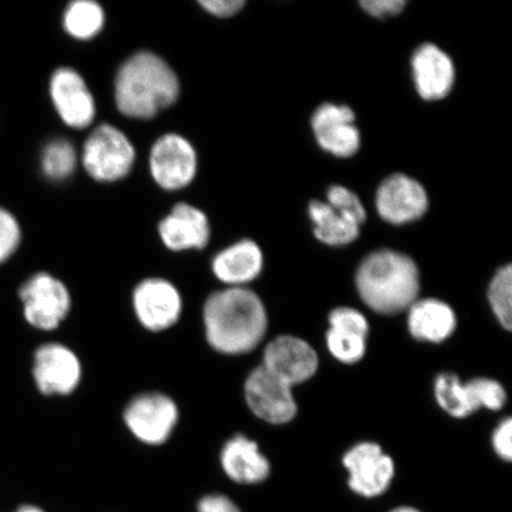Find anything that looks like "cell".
<instances>
[{"label":"cell","instance_id":"obj_13","mask_svg":"<svg viewBox=\"0 0 512 512\" xmlns=\"http://www.w3.org/2000/svg\"><path fill=\"white\" fill-rule=\"evenodd\" d=\"M375 202L377 213L393 224L419 220L428 209L425 188L416 179L403 174L384 179L377 189Z\"/></svg>","mask_w":512,"mask_h":512},{"label":"cell","instance_id":"obj_22","mask_svg":"<svg viewBox=\"0 0 512 512\" xmlns=\"http://www.w3.org/2000/svg\"><path fill=\"white\" fill-rule=\"evenodd\" d=\"M434 394L438 405L452 418L464 419L478 411L472 383H463L457 375L445 373L435 379Z\"/></svg>","mask_w":512,"mask_h":512},{"label":"cell","instance_id":"obj_31","mask_svg":"<svg viewBox=\"0 0 512 512\" xmlns=\"http://www.w3.org/2000/svg\"><path fill=\"white\" fill-rule=\"evenodd\" d=\"M512 421L511 418L499 422L492 434V446L499 458L510 462L512 458Z\"/></svg>","mask_w":512,"mask_h":512},{"label":"cell","instance_id":"obj_2","mask_svg":"<svg viewBox=\"0 0 512 512\" xmlns=\"http://www.w3.org/2000/svg\"><path fill=\"white\" fill-rule=\"evenodd\" d=\"M179 80L162 57L140 51L120 67L115 78L118 110L130 118L151 119L178 99Z\"/></svg>","mask_w":512,"mask_h":512},{"label":"cell","instance_id":"obj_20","mask_svg":"<svg viewBox=\"0 0 512 512\" xmlns=\"http://www.w3.org/2000/svg\"><path fill=\"white\" fill-rule=\"evenodd\" d=\"M407 311L408 329L416 341L445 342L457 329L456 312L443 300L416 299Z\"/></svg>","mask_w":512,"mask_h":512},{"label":"cell","instance_id":"obj_35","mask_svg":"<svg viewBox=\"0 0 512 512\" xmlns=\"http://www.w3.org/2000/svg\"><path fill=\"white\" fill-rule=\"evenodd\" d=\"M17 512H44L40 508L34 507V505H24V507L19 508Z\"/></svg>","mask_w":512,"mask_h":512},{"label":"cell","instance_id":"obj_8","mask_svg":"<svg viewBox=\"0 0 512 512\" xmlns=\"http://www.w3.org/2000/svg\"><path fill=\"white\" fill-rule=\"evenodd\" d=\"M243 390L249 409L267 424L284 425L296 418L298 406L292 387L264 367L248 375Z\"/></svg>","mask_w":512,"mask_h":512},{"label":"cell","instance_id":"obj_26","mask_svg":"<svg viewBox=\"0 0 512 512\" xmlns=\"http://www.w3.org/2000/svg\"><path fill=\"white\" fill-rule=\"evenodd\" d=\"M367 339L352 332L329 329L326 332V347L337 361L354 364L366 355Z\"/></svg>","mask_w":512,"mask_h":512},{"label":"cell","instance_id":"obj_11","mask_svg":"<svg viewBox=\"0 0 512 512\" xmlns=\"http://www.w3.org/2000/svg\"><path fill=\"white\" fill-rule=\"evenodd\" d=\"M150 170L153 179L165 190L187 187L197 172L194 146L178 134H164L152 146Z\"/></svg>","mask_w":512,"mask_h":512},{"label":"cell","instance_id":"obj_30","mask_svg":"<svg viewBox=\"0 0 512 512\" xmlns=\"http://www.w3.org/2000/svg\"><path fill=\"white\" fill-rule=\"evenodd\" d=\"M471 383L473 389H475L479 408L499 411L507 403V392H505L502 384L496 380L480 377V379L471 380Z\"/></svg>","mask_w":512,"mask_h":512},{"label":"cell","instance_id":"obj_34","mask_svg":"<svg viewBox=\"0 0 512 512\" xmlns=\"http://www.w3.org/2000/svg\"><path fill=\"white\" fill-rule=\"evenodd\" d=\"M198 512H241L232 499L224 495L203 497L198 503Z\"/></svg>","mask_w":512,"mask_h":512},{"label":"cell","instance_id":"obj_21","mask_svg":"<svg viewBox=\"0 0 512 512\" xmlns=\"http://www.w3.org/2000/svg\"><path fill=\"white\" fill-rule=\"evenodd\" d=\"M310 219L316 238L329 246H345L360 236V226L339 214L337 210L322 201H311Z\"/></svg>","mask_w":512,"mask_h":512},{"label":"cell","instance_id":"obj_29","mask_svg":"<svg viewBox=\"0 0 512 512\" xmlns=\"http://www.w3.org/2000/svg\"><path fill=\"white\" fill-rule=\"evenodd\" d=\"M329 329L352 332L367 338L370 331L366 316L352 307H337L332 311L329 316Z\"/></svg>","mask_w":512,"mask_h":512},{"label":"cell","instance_id":"obj_16","mask_svg":"<svg viewBox=\"0 0 512 512\" xmlns=\"http://www.w3.org/2000/svg\"><path fill=\"white\" fill-rule=\"evenodd\" d=\"M416 91L428 101L445 98L456 80V69L450 56L433 43L422 44L412 56Z\"/></svg>","mask_w":512,"mask_h":512},{"label":"cell","instance_id":"obj_32","mask_svg":"<svg viewBox=\"0 0 512 512\" xmlns=\"http://www.w3.org/2000/svg\"><path fill=\"white\" fill-rule=\"evenodd\" d=\"M360 5L369 15L383 18L399 15L405 9L407 2L405 0H363Z\"/></svg>","mask_w":512,"mask_h":512},{"label":"cell","instance_id":"obj_12","mask_svg":"<svg viewBox=\"0 0 512 512\" xmlns=\"http://www.w3.org/2000/svg\"><path fill=\"white\" fill-rule=\"evenodd\" d=\"M261 367L293 387L315 376L319 358L316 350L304 339L284 335L267 344Z\"/></svg>","mask_w":512,"mask_h":512},{"label":"cell","instance_id":"obj_10","mask_svg":"<svg viewBox=\"0 0 512 512\" xmlns=\"http://www.w3.org/2000/svg\"><path fill=\"white\" fill-rule=\"evenodd\" d=\"M32 377L43 395L66 396L78 389L82 379L79 357L61 343H47L34 354Z\"/></svg>","mask_w":512,"mask_h":512},{"label":"cell","instance_id":"obj_15","mask_svg":"<svg viewBox=\"0 0 512 512\" xmlns=\"http://www.w3.org/2000/svg\"><path fill=\"white\" fill-rule=\"evenodd\" d=\"M312 128L323 150L337 157H351L360 150L361 134L349 106L324 104L312 115Z\"/></svg>","mask_w":512,"mask_h":512},{"label":"cell","instance_id":"obj_17","mask_svg":"<svg viewBox=\"0 0 512 512\" xmlns=\"http://www.w3.org/2000/svg\"><path fill=\"white\" fill-rule=\"evenodd\" d=\"M159 235L174 252L203 249L210 240V224L202 210L179 203L159 224Z\"/></svg>","mask_w":512,"mask_h":512},{"label":"cell","instance_id":"obj_7","mask_svg":"<svg viewBox=\"0 0 512 512\" xmlns=\"http://www.w3.org/2000/svg\"><path fill=\"white\" fill-rule=\"evenodd\" d=\"M343 465L349 473V486L355 494L375 498L389 489L395 476L392 457L379 444L364 441L344 454Z\"/></svg>","mask_w":512,"mask_h":512},{"label":"cell","instance_id":"obj_33","mask_svg":"<svg viewBox=\"0 0 512 512\" xmlns=\"http://www.w3.org/2000/svg\"><path fill=\"white\" fill-rule=\"evenodd\" d=\"M245 4L243 0H202L201 2L204 9L219 17L238 14Z\"/></svg>","mask_w":512,"mask_h":512},{"label":"cell","instance_id":"obj_19","mask_svg":"<svg viewBox=\"0 0 512 512\" xmlns=\"http://www.w3.org/2000/svg\"><path fill=\"white\" fill-rule=\"evenodd\" d=\"M264 254L254 241L242 240L217 253L211 268L217 279L228 287H246L259 277Z\"/></svg>","mask_w":512,"mask_h":512},{"label":"cell","instance_id":"obj_5","mask_svg":"<svg viewBox=\"0 0 512 512\" xmlns=\"http://www.w3.org/2000/svg\"><path fill=\"white\" fill-rule=\"evenodd\" d=\"M23 316L32 328L54 331L66 320L72 297L61 280L46 272L32 275L19 288Z\"/></svg>","mask_w":512,"mask_h":512},{"label":"cell","instance_id":"obj_36","mask_svg":"<svg viewBox=\"0 0 512 512\" xmlns=\"http://www.w3.org/2000/svg\"><path fill=\"white\" fill-rule=\"evenodd\" d=\"M389 512H421V511H419L418 509H414L412 507H400V508H395Z\"/></svg>","mask_w":512,"mask_h":512},{"label":"cell","instance_id":"obj_28","mask_svg":"<svg viewBox=\"0 0 512 512\" xmlns=\"http://www.w3.org/2000/svg\"><path fill=\"white\" fill-rule=\"evenodd\" d=\"M22 241V229L16 217L0 207V265L17 252Z\"/></svg>","mask_w":512,"mask_h":512},{"label":"cell","instance_id":"obj_25","mask_svg":"<svg viewBox=\"0 0 512 512\" xmlns=\"http://www.w3.org/2000/svg\"><path fill=\"white\" fill-rule=\"evenodd\" d=\"M489 304L498 323L508 331L512 328V267L507 265L492 278L488 291Z\"/></svg>","mask_w":512,"mask_h":512},{"label":"cell","instance_id":"obj_6","mask_svg":"<svg viewBox=\"0 0 512 512\" xmlns=\"http://www.w3.org/2000/svg\"><path fill=\"white\" fill-rule=\"evenodd\" d=\"M179 411L170 396L159 392L142 393L127 403L124 421L140 443L160 446L166 443L178 424Z\"/></svg>","mask_w":512,"mask_h":512},{"label":"cell","instance_id":"obj_1","mask_svg":"<svg viewBox=\"0 0 512 512\" xmlns=\"http://www.w3.org/2000/svg\"><path fill=\"white\" fill-rule=\"evenodd\" d=\"M204 334L220 354L240 356L265 338L268 318L262 300L247 287H227L211 293L203 306Z\"/></svg>","mask_w":512,"mask_h":512},{"label":"cell","instance_id":"obj_24","mask_svg":"<svg viewBox=\"0 0 512 512\" xmlns=\"http://www.w3.org/2000/svg\"><path fill=\"white\" fill-rule=\"evenodd\" d=\"M78 157L74 146L67 140L57 139L44 147L41 166L46 175L54 181H62L73 174Z\"/></svg>","mask_w":512,"mask_h":512},{"label":"cell","instance_id":"obj_18","mask_svg":"<svg viewBox=\"0 0 512 512\" xmlns=\"http://www.w3.org/2000/svg\"><path fill=\"white\" fill-rule=\"evenodd\" d=\"M221 465L226 475L239 484H259L270 476L271 465L255 441L236 434L223 445Z\"/></svg>","mask_w":512,"mask_h":512},{"label":"cell","instance_id":"obj_4","mask_svg":"<svg viewBox=\"0 0 512 512\" xmlns=\"http://www.w3.org/2000/svg\"><path fill=\"white\" fill-rule=\"evenodd\" d=\"M136 150L123 131L101 124L89 134L82 150V164L96 181L114 182L131 171Z\"/></svg>","mask_w":512,"mask_h":512},{"label":"cell","instance_id":"obj_27","mask_svg":"<svg viewBox=\"0 0 512 512\" xmlns=\"http://www.w3.org/2000/svg\"><path fill=\"white\" fill-rule=\"evenodd\" d=\"M329 206L338 211L348 220L355 222L358 226H362V223L367 219L366 208H364L360 198L354 192L348 188L342 187V185H334L328 191Z\"/></svg>","mask_w":512,"mask_h":512},{"label":"cell","instance_id":"obj_3","mask_svg":"<svg viewBox=\"0 0 512 512\" xmlns=\"http://www.w3.org/2000/svg\"><path fill=\"white\" fill-rule=\"evenodd\" d=\"M356 287L369 309L379 315H396L419 297V268L406 254L380 249L358 266Z\"/></svg>","mask_w":512,"mask_h":512},{"label":"cell","instance_id":"obj_9","mask_svg":"<svg viewBox=\"0 0 512 512\" xmlns=\"http://www.w3.org/2000/svg\"><path fill=\"white\" fill-rule=\"evenodd\" d=\"M133 310L146 330L162 332L177 324L183 312L182 294L170 281L149 278L133 291Z\"/></svg>","mask_w":512,"mask_h":512},{"label":"cell","instance_id":"obj_23","mask_svg":"<svg viewBox=\"0 0 512 512\" xmlns=\"http://www.w3.org/2000/svg\"><path fill=\"white\" fill-rule=\"evenodd\" d=\"M104 24V9L93 0H75L64 11V29L79 40H89L98 35Z\"/></svg>","mask_w":512,"mask_h":512},{"label":"cell","instance_id":"obj_14","mask_svg":"<svg viewBox=\"0 0 512 512\" xmlns=\"http://www.w3.org/2000/svg\"><path fill=\"white\" fill-rule=\"evenodd\" d=\"M50 96L64 124L85 128L93 123L95 100L82 76L72 68L56 70L50 80Z\"/></svg>","mask_w":512,"mask_h":512}]
</instances>
